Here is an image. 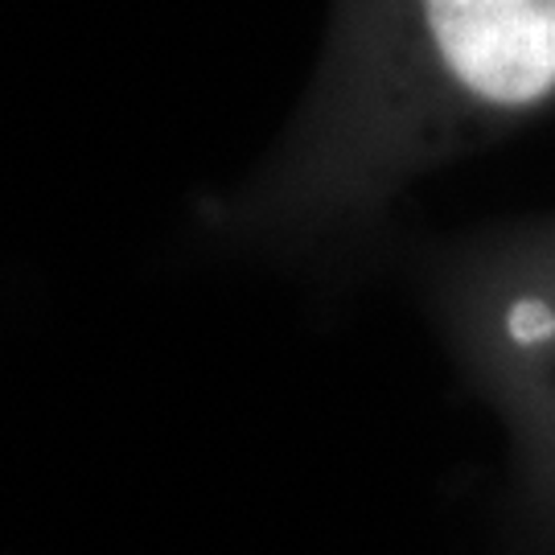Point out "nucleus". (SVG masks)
<instances>
[{
	"label": "nucleus",
	"mask_w": 555,
	"mask_h": 555,
	"mask_svg": "<svg viewBox=\"0 0 555 555\" xmlns=\"http://www.w3.org/2000/svg\"><path fill=\"white\" fill-rule=\"evenodd\" d=\"M424 87L469 116L555 107V0H378Z\"/></svg>",
	"instance_id": "nucleus-1"
},
{
	"label": "nucleus",
	"mask_w": 555,
	"mask_h": 555,
	"mask_svg": "<svg viewBox=\"0 0 555 555\" xmlns=\"http://www.w3.org/2000/svg\"><path fill=\"white\" fill-rule=\"evenodd\" d=\"M506 341L515 346L518 378L555 456V243L539 259L535 276L518 288V305L506 309Z\"/></svg>",
	"instance_id": "nucleus-2"
}]
</instances>
